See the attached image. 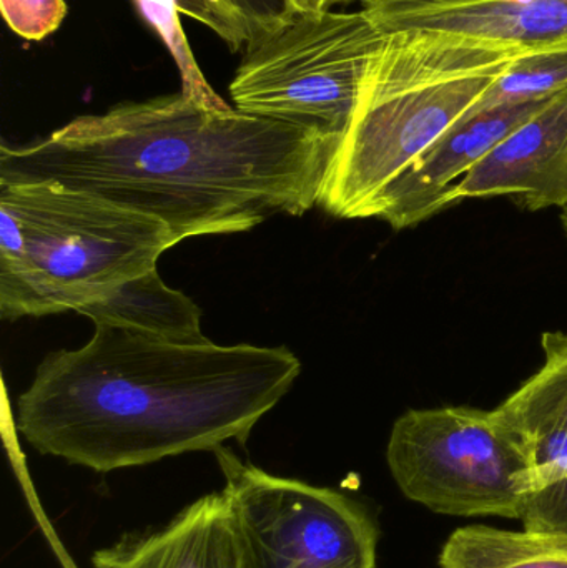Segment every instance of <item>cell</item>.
<instances>
[{
  "label": "cell",
  "mask_w": 567,
  "mask_h": 568,
  "mask_svg": "<svg viewBox=\"0 0 567 568\" xmlns=\"http://www.w3.org/2000/svg\"><path fill=\"white\" fill-rule=\"evenodd\" d=\"M342 136L183 92L80 115L0 149V185L53 183L165 223L179 243L318 205Z\"/></svg>",
  "instance_id": "6da1fadb"
},
{
  "label": "cell",
  "mask_w": 567,
  "mask_h": 568,
  "mask_svg": "<svg viewBox=\"0 0 567 568\" xmlns=\"http://www.w3.org/2000/svg\"><path fill=\"white\" fill-rule=\"evenodd\" d=\"M300 373L285 346H189L99 323L79 349L43 357L17 429L37 453L95 473L146 466L245 444Z\"/></svg>",
  "instance_id": "7a4b0ae2"
},
{
  "label": "cell",
  "mask_w": 567,
  "mask_h": 568,
  "mask_svg": "<svg viewBox=\"0 0 567 568\" xmlns=\"http://www.w3.org/2000/svg\"><path fill=\"white\" fill-rule=\"evenodd\" d=\"M529 50L433 30L386 33L318 205L336 219H372L383 192L463 123Z\"/></svg>",
  "instance_id": "3957f363"
},
{
  "label": "cell",
  "mask_w": 567,
  "mask_h": 568,
  "mask_svg": "<svg viewBox=\"0 0 567 568\" xmlns=\"http://www.w3.org/2000/svg\"><path fill=\"white\" fill-rule=\"evenodd\" d=\"M165 223L53 183L0 185V316L79 313L156 268Z\"/></svg>",
  "instance_id": "277c9868"
},
{
  "label": "cell",
  "mask_w": 567,
  "mask_h": 568,
  "mask_svg": "<svg viewBox=\"0 0 567 568\" xmlns=\"http://www.w3.org/2000/svg\"><path fill=\"white\" fill-rule=\"evenodd\" d=\"M385 37L363 10L295 13L243 50L230 97L249 115L343 136Z\"/></svg>",
  "instance_id": "5b68a950"
},
{
  "label": "cell",
  "mask_w": 567,
  "mask_h": 568,
  "mask_svg": "<svg viewBox=\"0 0 567 568\" xmlns=\"http://www.w3.org/2000/svg\"><path fill=\"white\" fill-rule=\"evenodd\" d=\"M386 460L403 496L433 513L522 520L531 460L493 410H406L393 424Z\"/></svg>",
  "instance_id": "8992f818"
},
{
  "label": "cell",
  "mask_w": 567,
  "mask_h": 568,
  "mask_svg": "<svg viewBox=\"0 0 567 568\" xmlns=\"http://www.w3.org/2000/svg\"><path fill=\"white\" fill-rule=\"evenodd\" d=\"M213 454L252 568H376L378 524L358 500L273 476L225 446Z\"/></svg>",
  "instance_id": "52a82bcc"
},
{
  "label": "cell",
  "mask_w": 567,
  "mask_h": 568,
  "mask_svg": "<svg viewBox=\"0 0 567 568\" xmlns=\"http://www.w3.org/2000/svg\"><path fill=\"white\" fill-rule=\"evenodd\" d=\"M509 196L528 212L567 205V90L509 133L445 196V209L468 199Z\"/></svg>",
  "instance_id": "ba28073f"
},
{
  "label": "cell",
  "mask_w": 567,
  "mask_h": 568,
  "mask_svg": "<svg viewBox=\"0 0 567 568\" xmlns=\"http://www.w3.org/2000/svg\"><path fill=\"white\" fill-rule=\"evenodd\" d=\"M548 100L486 110L455 126L383 192L372 219L383 220L395 230H405L438 215L446 210L445 196L449 189Z\"/></svg>",
  "instance_id": "9c48e42d"
},
{
  "label": "cell",
  "mask_w": 567,
  "mask_h": 568,
  "mask_svg": "<svg viewBox=\"0 0 567 568\" xmlns=\"http://www.w3.org/2000/svg\"><path fill=\"white\" fill-rule=\"evenodd\" d=\"M385 33L433 30L516 43H567V0H385L362 7Z\"/></svg>",
  "instance_id": "30bf717a"
},
{
  "label": "cell",
  "mask_w": 567,
  "mask_h": 568,
  "mask_svg": "<svg viewBox=\"0 0 567 568\" xmlns=\"http://www.w3.org/2000/svg\"><path fill=\"white\" fill-rule=\"evenodd\" d=\"M95 568H252L239 517L225 493L209 494L162 529L126 534L95 550Z\"/></svg>",
  "instance_id": "8fae6325"
},
{
  "label": "cell",
  "mask_w": 567,
  "mask_h": 568,
  "mask_svg": "<svg viewBox=\"0 0 567 568\" xmlns=\"http://www.w3.org/2000/svg\"><path fill=\"white\" fill-rule=\"evenodd\" d=\"M93 324L125 327L155 339L200 346L212 341L202 331V311L182 291L172 290L152 270L79 311Z\"/></svg>",
  "instance_id": "7c38bea8"
},
{
  "label": "cell",
  "mask_w": 567,
  "mask_h": 568,
  "mask_svg": "<svg viewBox=\"0 0 567 568\" xmlns=\"http://www.w3.org/2000/svg\"><path fill=\"white\" fill-rule=\"evenodd\" d=\"M439 568H567V536L468 526L439 552Z\"/></svg>",
  "instance_id": "4fadbf2b"
},
{
  "label": "cell",
  "mask_w": 567,
  "mask_h": 568,
  "mask_svg": "<svg viewBox=\"0 0 567 568\" xmlns=\"http://www.w3.org/2000/svg\"><path fill=\"white\" fill-rule=\"evenodd\" d=\"M515 437L533 467L523 527L529 532L567 536V427Z\"/></svg>",
  "instance_id": "5bb4252c"
},
{
  "label": "cell",
  "mask_w": 567,
  "mask_h": 568,
  "mask_svg": "<svg viewBox=\"0 0 567 568\" xmlns=\"http://www.w3.org/2000/svg\"><path fill=\"white\" fill-rule=\"evenodd\" d=\"M176 6L215 32L232 52H243L300 12L295 0H176Z\"/></svg>",
  "instance_id": "9a60e30c"
},
{
  "label": "cell",
  "mask_w": 567,
  "mask_h": 568,
  "mask_svg": "<svg viewBox=\"0 0 567 568\" xmlns=\"http://www.w3.org/2000/svg\"><path fill=\"white\" fill-rule=\"evenodd\" d=\"M567 90V43L533 49L516 60L463 120L518 103L553 99ZM462 125V123H459Z\"/></svg>",
  "instance_id": "2e32d148"
},
{
  "label": "cell",
  "mask_w": 567,
  "mask_h": 568,
  "mask_svg": "<svg viewBox=\"0 0 567 568\" xmlns=\"http://www.w3.org/2000/svg\"><path fill=\"white\" fill-rule=\"evenodd\" d=\"M135 2L143 19L159 33L160 39L169 49L170 55L179 69L182 92L206 106H219V109L229 106V103L210 85L205 73L202 72L193 57L192 47L183 32L182 22H180L176 0H135Z\"/></svg>",
  "instance_id": "e0dca14e"
},
{
  "label": "cell",
  "mask_w": 567,
  "mask_h": 568,
  "mask_svg": "<svg viewBox=\"0 0 567 568\" xmlns=\"http://www.w3.org/2000/svg\"><path fill=\"white\" fill-rule=\"evenodd\" d=\"M0 9L12 32L39 42L62 26L69 7L65 0H0Z\"/></svg>",
  "instance_id": "ac0fdd59"
},
{
  "label": "cell",
  "mask_w": 567,
  "mask_h": 568,
  "mask_svg": "<svg viewBox=\"0 0 567 568\" xmlns=\"http://www.w3.org/2000/svg\"><path fill=\"white\" fill-rule=\"evenodd\" d=\"M295 2L300 12H306V10H330L336 6L355 2V0H295Z\"/></svg>",
  "instance_id": "d6986e66"
},
{
  "label": "cell",
  "mask_w": 567,
  "mask_h": 568,
  "mask_svg": "<svg viewBox=\"0 0 567 568\" xmlns=\"http://www.w3.org/2000/svg\"><path fill=\"white\" fill-rule=\"evenodd\" d=\"M561 223L567 236V205L565 206V209H561Z\"/></svg>",
  "instance_id": "ffe728a7"
},
{
  "label": "cell",
  "mask_w": 567,
  "mask_h": 568,
  "mask_svg": "<svg viewBox=\"0 0 567 568\" xmlns=\"http://www.w3.org/2000/svg\"><path fill=\"white\" fill-rule=\"evenodd\" d=\"M385 2V0H362V7L373 6V3Z\"/></svg>",
  "instance_id": "44dd1931"
}]
</instances>
